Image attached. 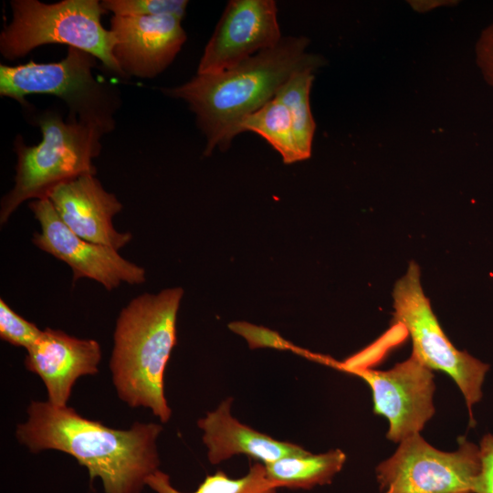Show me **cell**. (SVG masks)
I'll list each match as a JSON object with an SVG mask.
<instances>
[{
	"instance_id": "1",
	"label": "cell",
	"mask_w": 493,
	"mask_h": 493,
	"mask_svg": "<svg viewBox=\"0 0 493 493\" xmlns=\"http://www.w3.org/2000/svg\"><path fill=\"white\" fill-rule=\"evenodd\" d=\"M26 413L27 420L16 426L17 440L32 453L53 449L72 456L88 469L91 483L101 480L105 493H141L159 470V424L114 429L48 401H32Z\"/></svg>"
},
{
	"instance_id": "2",
	"label": "cell",
	"mask_w": 493,
	"mask_h": 493,
	"mask_svg": "<svg viewBox=\"0 0 493 493\" xmlns=\"http://www.w3.org/2000/svg\"><path fill=\"white\" fill-rule=\"evenodd\" d=\"M309 44L305 37H284L234 68L196 74L163 91L188 104L206 139L205 155H210L216 146L228 147L242 120L272 100L295 72L325 64L321 56L307 51Z\"/></svg>"
},
{
	"instance_id": "3",
	"label": "cell",
	"mask_w": 493,
	"mask_h": 493,
	"mask_svg": "<svg viewBox=\"0 0 493 493\" xmlns=\"http://www.w3.org/2000/svg\"><path fill=\"white\" fill-rule=\"evenodd\" d=\"M182 288L144 293L120 312L110 361L119 398L131 408L144 407L166 423L172 415L164 394V372L176 343Z\"/></svg>"
},
{
	"instance_id": "4",
	"label": "cell",
	"mask_w": 493,
	"mask_h": 493,
	"mask_svg": "<svg viewBox=\"0 0 493 493\" xmlns=\"http://www.w3.org/2000/svg\"><path fill=\"white\" fill-rule=\"evenodd\" d=\"M33 121L41 131L42 140L28 146L20 135L16 138L15 185L1 199V225L25 201L47 198L60 184L83 174H96L93 159L101 150L102 130L70 118L64 121L53 110L38 113Z\"/></svg>"
},
{
	"instance_id": "5",
	"label": "cell",
	"mask_w": 493,
	"mask_h": 493,
	"mask_svg": "<svg viewBox=\"0 0 493 493\" xmlns=\"http://www.w3.org/2000/svg\"><path fill=\"white\" fill-rule=\"evenodd\" d=\"M12 20L0 34V52L7 60L26 56L46 44H65L84 50L110 71L125 78L116 62L113 35L101 24L105 13L98 0H12Z\"/></svg>"
},
{
	"instance_id": "6",
	"label": "cell",
	"mask_w": 493,
	"mask_h": 493,
	"mask_svg": "<svg viewBox=\"0 0 493 493\" xmlns=\"http://www.w3.org/2000/svg\"><path fill=\"white\" fill-rule=\"evenodd\" d=\"M97 58L68 47L58 62L29 61L17 66L0 65V95L26 104L31 94H47L62 100L70 119L89 123L108 133L115 127L114 114L121 99L112 86L99 81L93 75Z\"/></svg>"
},
{
	"instance_id": "7",
	"label": "cell",
	"mask_w": 493,
	"mask_h": 493,
	"mask_svg": "<svg viewBox=\"0 0 493 493\" xmlns=\"http://www.w3.org/2000/svg\"><path fill=\"white\" fill-rule=\"evenodd\" d=\"M420 268L411 261L406 273L393 287V322L408 331L414 354L431 370L447 373L462 392L475 425L472 407L482 397V385L489 365L457 350L443 331L420 282Z\"/></svg>"
},
{
	"instance_id": "8",
	"label": "cell",
	"mask_w": 493,
	"mask_h": 493,
	"mask_svg": "<svg viewBox=\"0 0 493 493\" xmlns=\"http://www.w3.org/2000/svg\"><path fill=\"white\" fill-rule=\"evenodd\" d=\"M458 448L444 452L420 433L400 442L376 468L381 493H476L482 470L479 446L458 437Z\"/></svg>"
},
{
	"instance_id": "9",
	"label": "cell",
	"mask_w": 493,
	"mask_h": 493,
	"mask_svg": "<svg viewBox=\"0 0 493 493\" xmlns=\"http://www.w3.org/2000/svg\"><path fill=\"white\" fill-rule=\"evenodd\" d=\"M28 207L40 226L33 235V244L42 251L65 262L72 269L73 283L86 278L112 290L122 282H145V269L125 258L118 250L83 239L61 220L48 198L32 200Z\"/></svg>"
},
{
	"instance_id": "10",
	"label": "cell",
	"mask_w": 493,
	"mask_h": 493,
	"mask_svg": "<svg viewBox=\"0 0 493 493\" xmlns=\"http://www.w3.org/2000/svg\"><path fill=\"white\" fill-rule=\"evenodd\" d=\"M348 372L360 376L369 384L373 413L388 420L389 440L400 443L420 433L435 413L434 373L414 354L387 371L360 367Z\"/></svg>"
},
{
	"instance_id": "11",
	"label": "cell",
	"mask_w": 493,
	"mask_h": 493,
	"mask_svg": "<svg viewBox=\"0 0 493 493\" xmlns=\"http://www.w3.org/2000/svg\"><path fill=\"white\" fill-rule=\"evenodd\" d=\"M282 37L275 1L231 0L205 47L196 74L234 68Z\"/></svg>"
},
{
	"instance_id": "12",
	"label": "cell",
	"mask_w": 493,
	"mask_h": 493,
	"mask_svg": "<svg viewBox=\"0 0 493 493\" xmlns=\"http://www.w3.org/2000/svg\"><path fill=\"white\" fill-rule=\"evenodd\" d=\"M181 21L174 16H113L112 54L124 77L152 79L162 73L186 41Z\"/></svg>"
},
{
	"instance_id": "13",
	"label": "cell",
	"mask_w": 493,
	"mask_h": 493,
	"mask_svg": "<svg viewBox=\"0 0 493 493\" xmlns=\"http://www.w3.org/2000/svg\"><path fill=\"white\" fill-rule=\"evenodd\" d=\"M100 360L101 348L97 341L46 328L26 350L25 367L42 379L49 403L66 406L76 381L96 374Z\"/></svg>"
},
{
	"instance_id": "14",
	"label": "cell",
	"mask_w": 493,
	"mask_h": 493,
	"mask_svg": "<svg viewBox=\"0 0 493 493\" xmlns=\"http://www.w3.org/2000/svg\"><path fill=\"white\" fill-rule=\"evenodd\" d=\"M47 198L65 225L85 240L119 250L132 238L130 232L115 229L112 219L122 205L103 188L95 174L60 184Z\"/></svg>"
},
{
	"instance_id": "15",
	"label": "cell",
	"mask_w": 493,
	"mask_h": 493,
	"mask_svg": "<svg viewBox=\"0 0 493 493\" xmlns=\"http://www.w3.org/2000/svg\"><path fill=\"white\" fill-rule=\"evenodd\" d=\"M232 398L198 420L210 463L218 464L235 455H246L264 465L305 449L296 444L277 440L236 420L231 414Z\"/></svg>"
},
{
	"instance_id": "16",
	"label": "cell",
	"mask_w": 493,
	"mask_h": 493,
	"mask_svg": "<svg viewBox=\"0 0 493 493\" xmlns=\"http://www.w3.org/2000/svg\"><path fill=\"white\" fill-rule=\"evenodd\" d=\"M346 461L340 449L312 454L303 451L264 465L268 479L278 488L309 489L330 483Z\"/></svg>"
},
{
	"instance_id": "17",
	"label": "cell",
	"mask_w": 493,
	"mask_h": 493,
	"mask_svg": "<svg viewBox=\"0 0 493 493\" xmlns=\"http://www.w3.org/2000/svg\"><path fill=\"white\" fill-rule=\"evenodd\" d=\"M244 131H253L263 137L286 164L305 160L295 140L289 112L276 98L242 120L236 135Z\"/></svg>"
},
{
	"instance_id": "18",
	"label": "cell",
	"mask_w": 493,
	"mask_h": 493,
	"mask_svg": "<svg viewBox=\"0 0 493 493\" xmlns=\"http://www.w3.org/2000/svg\"><path fill=\"white\" fill-rule=\"evenodd\" d=\"M315 71L308 68L295 72L278 89L274 97L280 100L289 112L295 140L305 160L311 156L316 129L309 104Z\"/></svg>"
},
{
	"instance_id": "19",
	"label": "cell",
	"mask_w": 493,
	"mask_h": 493,
	"mask_svg": "<svg viewBox=\"0 0 493 493\" xmlns=\"http://www.w3.org/2000/svg\"><path fill=\"white\" fill-rule=\"evenodd\" d=\"M156 493H184L174 488L167 474L160 469L146 482ZM278 489L267 477L264 464L256 463L240 478H230L223 471L208 475L198 488L190 493H276Z\"/></svg>"
},
{
	"instance_id": "20",
	"label": "cell",
	"mask_w": 493,
	"mask_h": 493,
	"mask_svg": "<svg viewBox=\"0 0 493 493\" xmlns=\"http://www.w3.org/2000/svg\"><path fill=\"white\" fill-rule=\"evenodd\" d=\"M105 12L116 16H174L185 15L188 1L185 0H103Z\"/></svg>"
},
{
	"instance_id": "21",
	"label": "cell",
	"mask_w": 493,
	"mask_h": 493,
	"mask_svg": "<svg viewBox=\"0 0 493 493\" xmlns=\"http://www.w3.org/2000/svg\"><path fill=\"white\" fill-rule=\"evenodd\" d=\"M42 331L35 323L17 314L3 299H0V337L3 341L27 350Z\"/></svg>"
},
{
	"instance_id": "22",
	"label": "cell",
	"mask_w": 493,
	"mask_h": 493,
	"mask_svg": "<svg viewBox=\"0 0 493 493\" xmlns=\"http://www.w3.org/2000/svg\"><path fill=\"white\" fill-rule=\"evenodd\" d=\"M229 329L242 336L251 349L273 348L299 351L296 346L285 340L278 332L262 326L246 321H234L229 324Z\"/></svg>"
},
{
	"instance_id": "23",
	"label": "cell",
	"mask_w": 493,
	"mask_h": 493,
	"mask_svg": "<svg viewBox=\"0 0 493 493\" xmlns=\"http://www.w3.org/2000/svg\"><path fill=\"white\" fill-rule=\"evenodd\" d=\"M475 57L483 79L493 89V21L481 31L476 42Z\"/></svg>"
},
{
	"instance_id": "24",
	"label": "cell",
	"mask_w": 493,
	"mask_h": 493,
	"mask_svg": "<svg viewBox=\"0 0 493 493\" xmlns=\"http://www.w3.org/2000/svg\"><path fill=\"white\" fill-rule=\"evenodd\" d=\"M479 449L482 470L476 493H493V435L482 437Z\"/></svg>"
}]
</instances>
